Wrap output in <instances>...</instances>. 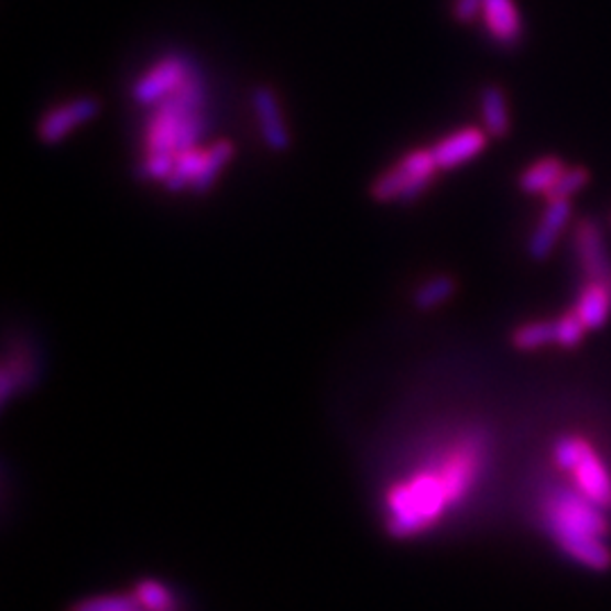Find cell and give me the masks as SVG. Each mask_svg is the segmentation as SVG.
I'll return each mask as SVG.
<instances>
[{
    "mask_svg": "<svg viewBox=\"0 0 611 611\" xmlns=\"http://www.w3.org/2000/svg\"><path fill=\"white\" fill-rule=\"evenodd\" d=\"M604 512L576 487H550L542 501L550 539L568 559L591 570H607L611 566V548L607 544L609 521Z\"/></svg>",
    "mask_w": 611,
    "mask_h": 611,
    "instance_id": "cell-1",
    "label": "cell"
},
{
    "mask_svg": "<svg viewBox=\"0 0 611 611\" xmlns=\"http://www.w3.org/2000/svg\"><path fill=\"white\" fill-rule=\"evenodd\" d=\"M454 510L435 462L394 482L385 494V530L392 539H415Z\"/></svg>",
    "mask_w": 611,
    "mask_h": 611,
    "instance_id": "cell-2",
    "label": "cell"
},
{
    "mask_svg": "<svg viewBox=\"0 0 611 611\" xmlns=\"http://www.w3.org/2000/svg\"><path fill=\"white\" fill-rule=\"evenodd\" d=\"M204 105V85L197 70L193 68L184 85L156 105L148 122V156L143 161V177L154 182H166L175 159L179 154V132L184 120Z\"/></svg>",
    "mask_w": 611,
    "mask_h": 611,
    "instance_id": "cell-3",
    "label": "cell"
},
{
    "mask_svg": "<svg viewBox=\"0 0 611 611\" xmlns=\"http://www.w3.org/2000/svg\"><path fill=\"white\" fill-rule=\"evenodd\" d=\"M487 456H489L487 435L480 430H471L458 437L448 448H444L441 456L435 460V467L439 469V476L446 484V492L454 508L462 505L473 492V487L484 473Z\"/></svg>",
    "mask_w": 611,
    "mask_h": 611,
    "instance_id": "cell-4",
    "label": "cell"
},
{
    "mask_svg": "<svg viewBox=\"0 0 611 611\" xmlns=\"http://www.w3.org/2000/svg\"><path fill=\"white\" fill-rule=\"evenodd\" d=\"M555 465L574 476V484L589 501L611 510V473L582 437H559L553 446Z\"/></svg>",
    "mask_w": 611,
    "mask_h": 611,
    "instance_id": "cell-5",
    "label": "cell"
},
{
    "mask_svg": "<svg viewBox=\"0 0 611 611\" xmlns=\"http://www.w3.org/2000/svg\"><path fill=\"white\" fill-rule=\"evenodd\" d=\"M437 171L433 150H413L372 182L370 195L379 204L415 201L428 190Z\"/></svg>",
    "mask_w": 611,
    "mask_h": 611,
    "instance_id": "cell-6",
    "label": "cell"
},
{
    "mask_svg": "<svg viewBox=\"0 0 611 611\" xmlns=\"http://www.w3.org/2000/svg\"><path fill=\"white\" fill-rule=\"evenodd\" d=\"M190 70L193 66L179 55L163 57L143 77L137 79V85L132 87V98L139 105H159L184 85Z\"/></svg>",
    "mask_w": 611,
    "mask_h": 611,
    "instance_id": "cell-7",
    "label": "cell"
},
{
    "mask_svg": "<svg viewBox=\"0 0 611 611\" xmlns=\"http://www.w3.org/2000/svg\"><path fill=\"white\" fill-rule=\"evenodd\" d=\"M100 113V100L94 96H81L70 102H64L55 109H51L44 118L39 120L36 137L41 143L55 145L64 141L73 130L85 126L91 118Z\"/></svg>",
    "mask_w": 611,
    "mask_h": 611,
    "instance_id": "cell-8",
    "label": "cell"
},
{
    "mask_svg": "<svg viewBox=\"0 0 611 611\" xmlns=\"http://www.w3.org/2000/svg\"><path fill=\"white\" fill-rule=\"evenodd\" d=\"M576 250L582 265V272L589 281H609L611 279V257L604 244L602 229L596 220L585 218L576 227Z\"/></svg>",
    "mask_w": 611,
    "mask_h": 611,
    "instance_id": "cell-9",
    "label": "cell"
},
{
    "mask_svg": "<svg viewBox=\"0 0 611 611\" xmlns=\"http://www.w3.org/2000/svg\"><path fill=\"white\" fill-rule=\"evenodd\" d=\"M252 105H254V111L259 118V128H261V137L265 141V145L272 152L288 150L293 139H291L288 128H285V120H283L281 105H279L274 89L257 87L252 94Z\"/></svg>",
    "mask_w": 611,
    "mask_h": 611,
    "instance_id": "cell-10",
    "label": "cell"
},
{
    "mask_svg": "<svg viewBox=\"0 0 611 611\" xmlns=\"http://www.w3.org/2000/svg\"><path fill=\"white\" fill-rule=\"evenodd\" d=\"M570 214H574V204H570V199H548V207H546L539 225L535 227L533 236H530L527 254L535 261L548 259L550 252L555 250L559 233L564 231V227L570 220Z\"/></svg>",
    "mask_w": 611,
    "mask_h": 611,
    "instance_id": "cell-11",
    "label": "cell"
},
{
    "mask_svg": "<svg viewBox=\"0 0 611 611\" xmlns=\"http://www.w3.org/2000/svg\"><path fill=\"white\" fill-rule=\"evenodd\" d=\"M487 148V132L478 128H465L451 137L441 139L433 150L439 171H451L471 161Z\"/></svg>",
    "mask_w": 611,
    "mask_h": 611,
    "instance_id": "cell-12",
    "label": "cell"
},
{
    "mask_svg": "<svg viewBox=\"0 0 611 611\" xmlns=\"http://www.w3.org/2000/svg\"><path fill=\"white\" fill-rule=\"evenodd\" d=\"M482 19L487 32L501 46H514L523 34L521 17L516 12L514 0H484L482 3Z\"/></svg>",
    "mask_w": 611,
    "mask_h": 611,
    "instance_id": "cell-13",
    "label": "cell"
},
{
    "mask_svg": "<svg viewBox=\"0 0 611 611\" xmlns=\"http://www.w3.org/2000/svg\"><path fill=\"white\" fill-rule=\"evenodd\" d=\"M576 315L587 329H600L611 315V293L604 281H589L576 304Z\"/></svg>",
    "mask_w": 611,
    "mask_h": 611,
    "instance_id": "cell-14",
    "label": "cell"
},
{
    "mask_svg": "<svg viewBox=\"0 0 611 611\" xmlns=\"http://www.w3.org/2000/svg\"><path fill=\"white\" fill-rule=\"evenodd\" d=\"M480 113L484 132L494 139H503L510 132V109L505 91L499 87H484L480 94Z\"/></svg>",
    "mask_w": 611,
    "mask_h": 611,
    "instance_id": "cell-15",
    "label": "cell"
},
{
    "mask_svg": "<svg viewBox=\"0 0 611 611\" xmlns=\"http://www.w3.org/2000/svg\"><path fill=\"white\" fill-rule=\"evenodd\" d=\"M564 171H566V166L561 159H557V156L539 159L533 163V166L521 173L519 188L527 195H548Z\"/></svg>",
    "mask_w": 611,
    "mask_h": 611,
    "instance_id": "cell-16",
    "label": "cell"
},
{
    "mask_svg": "<svg viewBox=\"0 0 611 611\" xmlns=\"http://www.w3.org/2000/svg\"><path fill=\"white\" fill-rule=\"evenodd\" d=\"M233 152L236 150H233L231 141H218L209 150H204L201 166H199V173H197L190 190L197 193V195L211 190L216 179H218V175L222 173V168L233 159Z\"/></svg>",
    "mask_w": 611,
    "mask_h": 611,
    "instance_id": "cell-17",
    "label": "cell"
},
{
    "mask_svg": "<svg viewBox=\"0 0 611 611\" xmlns=\"http://www.w3.org/2000/svg\"><path fill=\"white\" fill-rule=\"evenodd\" d=\"M130 596L134 604L143 611H177V600L173 589L168 585H163L161 580L145 578L137 582Z\"/></svg>",
    "mask_w": 611,
    "mask_h": 611,
    "instance_id": "cell-18",
    "label": "cell"
},
{
    "mask_svg": "<svg viewBox=\"0 0 611 611\" xmlns=\"http://www.w3.org/2000/svg\"><path fill=\"white\" fill-rule=\"evenodd\" d=\"M458 291V283L454 276H448V274H439L435 279H428L426 283H422L419 288L415 291V297H413V304L419 308V310H430V308H437L441 306L444 302L451 299Z\"/></svg>",
    "mask_w": 611,
    "mask_h": 611,
    "instance_id": "cell-19",
    "label": "cell"
},
{
    "mask_svg": "<svg viewBox=\"0 0 611 611\" xmlns=\"http://www.w3.org/2000/svg\"><path fill=\"white\" fill-rule=\"evenodd\" d=\"M557 334H555V321H530L521 324L519 329L512 334V345L519 351H535L546 345H555Z\"/></svg>",
    "mask_w": 611,
    "mask_h": 611,
    "instance_id": "cell-20",
    "label": "cell"
},
{
    "mask_svg": "<svg viewBox=\"0 0 611 611\" xmlns=\"http://www.w3.org/2000/svg\"><path fill=\"white\" fill-rule=\"evenodd\" d=\"M201 156H204V152L197 150V148L177 154L175 166H173L168 179L163 182L171 193H179V190L193 186V182H195V177L199 173V166H201Z\"/></svg>",
    "mask_w": 611,
    "mask_h": 611,
    "instance_id": "cell-21",
    "label": "cell"
},
{
    "mask_svg": "<svg viewBox=\"0 0 611 611\" xmlns=\"http://www.w3.org/2000/svg\"><path fill=\"white\" fill-rule=\"evenodd\" d=\"M134 600L128 593H102L87 600H79L70 611H130L134 609Z\"/></svg>",
    "mask_w": 611,
    "mask_h": 611,
    "instance_id": "cell-22",
    "label": "cell"
},
{
    "mask_svg": "<svg viewBox=\"0 0 611 611\" xmlns=\"http://www.w3.org/2000/svg\"><path fill=\"white\" fill-rule=\"evenodd\" d=\"M587 184H589V173L582 166L566 168L546 197L548 199H570L574 195H578Z\"/></svg>",
    "mask_w": 611,
    "mask_h": 611,
    "instance_id": "cell-23",
    "label": "cell"
},
{
    "mask_svg": "<svg viewBox=\"0 0 611 611\" xmlns=\"http://www.w3.org/2000/svg\"><path fill=\"white\" fill-rule=\"evenodd\" d=\"M585 331H587V326H585L582 319L576 315V310H574V313H568V315H564V317L555 319V334H557L555 345L566 347V349L576 347V345L582 342Z\"/></svg>",
    "mask_w": 611,
    "mask_h": 611,
    "instance_id": "cell-24",
    "label": "cell"
},
{
    "mask_svg": "<svg viewBox=\"0 0 611 611\" xmlns=\"http://www.w3.org/2000/svg\"><path fill=\"white\" fill-rule=\"evenodd\" d=\"M482 3H484V0H456L454 17L460 23H469L473 17H478L482 12Z\"/></svg>",
    "mask_w": 611,
    "mask_h": 611,
    "instance_id": "cell-25",
    "label": "cell"
},
{
    "mask_svg": "<svg viewBox=\"0 0 611 611\" xmlns=\"http://www.w3.org/2000/svg\"><path fill=\"white\" fill-rule=\"evenodd\" d=\"M607 285H609V293H611V279H609V281H607Z\"/></svg>",
    "mask_w": 611,
    "mask_h": 611,
    "instance_id": "cell-26",
    "label": "cell"
},
{
    "mask_svg": "<svg viewBox=\"0 0 611 611\" xmlns=\"http://www.w3.org/2000/svg\"><path fill=\"white\" fill-rule=\"evenodd\" d=\"M130 611H143V609H139V607H134V609H130Z\"/></svg>",
    "mask_w": 611,
    "mask_h": 611,
    "instance_id": "cell-27",
    "label": "cell"
}]
</instances>
